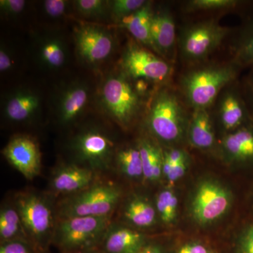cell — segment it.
Wrapping results in <instances>:
<instances>
[{"label":"cell","mask_w":253,"mask_h":253,"mask_svg":"<svg viewBox=\"0 0 253 253\" xmlns=\"http://www.w3.org/2000/svg\"><path fill=\"white\" fill-rule=\"evenodd\" d=\"M144 86L121 71L106 75L98 91L101 109L120 126L127 127L146 111Z\"/></svg>","instance_id":"cell-1"},{"label":"cell","mask_w":253,"mask_h":253,"mask_svg":"<svg viewBox=\"0 0 253 253\" xmlns=\"http://www.w3.org/2000/svg\"><path fill=\"white\" fill-rule=\"evenodd\" d=\"M241 66L230 63L202 65L186 72L180 80V89L186 104L194 110L210 109L221 91L234 83Z\"/></svg>","instance_id":"cell-2"},{"label":"cell","mask_w":253,"mask_h":253,"mask_svg":"<svg viewBox=\"0 0 253 253\" xmlns=\"http://www.w3.org/2000/svg\"><path fill=\"white\" fill-rule=\"evenodd\" d=\"M184 104L172 88L166 84L155 91L147 104L146 123L157 139L172 144L187 133L190 118Z\"/></svg>","instance_id":"cell-3"},{"label":"cell","mask_w":253,"mask_h":253,"mask_svg":"<svg viewBox=\"0 0 253 253\" xmlns=\"http://www.w3.org/2000/svg\"><path fill=\"white\" fill-rule=\"evenodd\" d=\"M231 32L217 18L189 25L181 31L179 39L181 58L190 63H202L221 45Z\"/></svg>","instance_id":"cell-4"},{"label":"cell","mask_w":253,"mask_h":253,"mask_svg":"<svg viewBox=\"0 0 253 253\" xmlns=\"http://www.w3.org/2000/svg\"><path fill=\"white\" fill-rule=\"evenodd\" d=\"M120 66L133 81H147L161 86L169 80L172 73L170 63L134 40L126 43Z\"/></svg>","instance_id":"cell-5"},{"label":"cell","mask_w":253,"mask_h":253,"mask_svg":"<svg viewBox=\"0 0 253 253\" xmlns=\"http://www.w3.org/2000/svg\"><path fill=\"white\" fill-rule=\"evenodd\" d=\"M120 197L121 191L116 186H92L66 201L61 208V214L64 218L109 216Z\"/></svg>","instance_id":"cell-6"},{"label":"cell","mask_w":253,"mask_h":253,"mask_svg":"<svg viewBox=\"0 0 253 253\" xmlns=\"http://www.w3.org/2000/svg\"><path fill=\"white\" fill-rule=\"evenodd\" d=\"M73 38L78 59L91 68L109 59L116 46L112 33L96 25H81L75 29Z\"/></svg>","instance_id":"cell-7"},{"label":"cell","mask_w":253,"mask_h":253,"mask_svg":"<svg viewBox=\"0 0 253 253\" xmlns=\"http://www.w3.org/2000/svg\"><path fill=\"white\" fill-rule=\"evenodd\" d=\"M72 149L76 157L91 169H105L112 159L114 144L106 131L91 126L75 136Z\"/></svg>","instance_id":"cell-8"},{"label":"cell","mask_w":253,"mask_h":253,"mask_svg":"<svg viewBox=\"0 0 253 253\" xmlns=\"http://www.w3.org/2000/svg\"><path fill=\"white\" fill-rule=\"evenodd\" d=\"M109 216L64 218L58 226L60 244L67 249H79L91 244L107 228Z\"/></svg>","instance_id":"cell-9"},{"label":"cell","mask_w":253,"mask_h":253,"mask_svg":"<svg viewBox=\"0 0 253 253\" xmlns=\"http://www.w3.org/2000/svg\"><path fill=\"white\" fill-rule=\"evenodd\" d=\"M230 205L231 196L226 189L217 183L205 181L196 191L192 212L200 224H208L224 214Z\"/></svg>","instance_id":"cell-10"},{"label":"cell","mask_w":253,"mask_h":253,"mask_svg":"<svg viewBox=\"0 0 253 253\" xmlns=\"http://www.w3.org/2000/svg\"><path fill=\"white\" fill-rule=\"evenodd\" d=\"M215 103L218 120L226 131L231 132L253 120L246 97L234 83L221 91Z\"/></svg>","instance_id":"cell-11"},{"label":"cell","mask_w":253,"mask_h":253,"mask_svg":"<svg viewBox=\"0 0 253 253\" xmlns=\"http://www.w3.org/2000/svg\"><path fill=\"white\" fill-rule=\"evenodd\" d=\"M22 225L37 239L47 235L52 226V214L47 202L36 195H26L17 201Z\"/></svg>","instance_id":"cell-12"},{"label":"cell","mask_w":253,"mask_h":253,"mask_svg":"<svg viewBox=\"0 0 253 253\" xmlns=\"http://www.w3.org/2000/svg\"><path fill=\"white\" fill-rule=\"evenodd\" d=\"M3 154L8 162L27 179H33L41 171V151L31 137L18 136L13 138L4 148Z\"/></svg>","instance_id":"cell-13"},{"label":"cell","mask_w":253,"mask_h":253,"mask_svg":"<svg viewBox=\"0 0 253 253\" xmlns=\"http://www.w3.org/2000/svg\"><path fill=\"white\" fill-rule=\"evenodd\" d=\"M90 94V88L85 82L73 81L63 86L55 106L59 123L71 124L81 117L89 104Z\"/></svg>","instance_id":"cell-14"},{"label":"cell","mask_w":253,"mask_h":253,"mask_svg":"<svg viewBox=\"0 0 253 253\" xmlns=\"http://www.w3.org/2000/svg\"><path fill=\"white\" fill-rule=\"evenodd\" d=\"M151 34L154 52L166 61L173 59L176 47L175 22L168 8L154 9Z\"/></svg>","instance_id":"cell-15"},{"label":"cell","mask_w":253,"mask_h":253,"mask_svg":"<svg viewBox=\"0 0 253 253\" xmlns=\"http://www.w3.org/2000/svg\"><path fill=\"white\" fill-rule=\"evenodd\" d=\"M41 105V96L37 91L21 88L8 96L3 111L6 119L11 122L23 123L34 117Z\"/></svg>","instance_id":"cell-16"},{"label":"cell","mask_w":253,"mask_h":253,"mask_svg":"<svg viewBox=\"0 0 253 253\" xmlns=\"http://www.w3.org/2000/svg\"><path fill=\"white\" fill-rule=\"evenodd\" d=\"M221 147L226 156L233 161H253V118L247 124L226 134Z\"/></svg>","instance_id":"cell-17"},{"label":"cell","mask_w":253,"mask_h":253,"mask_svg":"<svg viewBox=\"0 0 253 253\" xmlns=\"http://www.w3.org/2000/svg\"><path fill=\"white\" fill-rule=\"evenodd\" d=\"M37 58L42 67L48 70H59L68 59L66 42L58 35L42 37L37 44Z\"/></svg>","instance_id":"cell-18"},{"label":"cell","mask_w":253,"mask_h":253,"mask_svg":"<svg viewBox=\"0 0 253 253\" xmlns=\"http://www.w3.org/2000/svg\"><path fill=\"white\" fill-rule=\"evenodd\" d=\"M210 109L193 111L188 126L187 135L191 144L201 150L212 149L215 142L212 120Z\"/></svg>","instance_id":"cell-19"},{"label":"cell","mask_w":253,"mask_h":253,"mask_svg":"<svg viewBox=\"0 0 253 253\" xmlns=\"http://www.w3.org/2000/svg\"><path fill=\"white\" fill-rule=\"evenodd\" d=\"M93 176L91 168L75 165L63 166L56 170L53 176V188L58 192H78L90 184Z\"/></svg>","instance_id":"cell-20"},{"label":"cell","mask_w":253,"mask_h":253,"mask_svg":"<svg viewBox=\"0 0 253 253\" xmlns=\"http://www.w3.org/2000/svg\"><path fill=\"white\" fill-rule=\"evenodd\" d=\"M153 11L152 3L148 1L143 7L123 20L119 24L121 27L126 28L130 33L134 41L154 51L151 34Z\"/></svg>","instance_id":"cell-21"},{"label":"cell","mask_w":253,"mask_h":253,"mask_svg":"<svg viewBox=\"0 0 253 253\" xmlns=\"http://www.w3.org/2000/svg\"><path fill=\"white\" fill-rule=\"evenodd\" d=\"M232 61L241 68L253 67V13L250 14L233 43Z\"/></svg>","instance_id":"cell-22"},{"label":"cell","mask_w":253,"mask_h":253,"mask_svg":"<svg viewBox=\"0 0 253 253\" xmlns=\"http://www.w3.org/2000/svg\"><path fill=\"white\" fill-rule=\"evenodd\" d=\"M144 237L141 233L126 228L111 231L106 241L109 253H136L142 249Z\"/></svg>","instance_id":"cell-23"},{"label":"cell","mask_w":253,"mask_h":253,"mask_svg":"<svg viewBox=\"0 0 253 253\" xmlns=\"http://www.w3.org/2000/svg\"><path fill=\"white\" fill-rule=\"evenodd\" d=\"M142 161L144 176L156 181L163 173V154L159 146L149 139H141L138 143Z\"/></svg>","instance_id":"cell-24"},{"label":"cell","mask_w":253,"mask_h":253,"mask_svg":"<svg viewBox=\"0 0 253 253\" xmlns=\"http://www.w3.org/2000/svg\"><path fill=\"white\" fill-rule=\"evenodd\" d=\"M126 217L134 225L148 227L154 224L156 210L148 201L142 199H134L126 206Z\"/></svg>","instance_id":"cell-25"},{"label":"cell","mask_w":253,"mask_h":253,"mask_svg":"<svg viewBox=\"0 0 253 253\" xmlns=\"http://www.w3.org/2000/svg\"><path fill=\"white\" fill-rule=\"evenodd\" d=\"M116 161L121 171L131 178L144 176L142 161L139 146H129L120 149L116 153Z\"/></svg>","instance_id":"cell-26"},{"label":"cell","mask_w":253,"mask_h":253,"mask_svg":"<svg viewBox=\"0 0 253 253\" xmlns=\"http://www.w3.org/2000/svg\"><path fill=\"white\" fill-rule=\"evenodd\" d=\"M253 7V3L241 0H191L185 4L187 12L214 11L220 10L249 9Z\"/></svg>","instance_id":"cell-27"},{"label":"cell","mask_w":253,"mask_h":253,"mask_svg":"<svg viewBox=\"0 0 253 253\" xmlns=\"http://www.w3.org/2000/svg\"><path fill=\"white\" fill-rule=\"evenodd\" d=\"M78 14L89 19H102L110 16L109 1L104 0H77L73 1Z\"/></svg>","instance_id":"cell-28"},{"label":"cell","mask_w":253,"mask_h":253,"mask_svg":"<svg viewBox=\"0 0 253 253\" xmlns=\"http://www.w3.org/2000/svg\"><path fill=\"white\" fill-rule=\"evenodd\" d=\"M22 224L18 211L5 208L0 214V236L4 241H9L17 235Z\"/></svg>","instance_id":"cell-29"},{"label":"cell","mask_w":253,"mask_h":253,"mask_svg":"<svg viewBox=\"0 0 253 253\" xmlns=\"http://www.w3.org/2000/svg\"><path fill=\"white\" fill-rule=\"evenodd\" d=\"M145 0H113L109 1L110 16L116 23H121L123 20L134 14L144 6Z\"/></svg>","instance_id":"cell-30"},{"label":"cell","mask_w":253,"mask_h":253,"mask_svg":"<svg viewBox=\"0 0 253 253\" xmlns=\"http://www.w3.org/2000/svg\"><path fill=\"white\" fill-rule=\"evenodd\" d=\"M177 206V198L172 191L164 190L158 195L156 208L164 222L170 223L174 220Z\"/></svg>","instance_id":"cell-31"},{"label":"cell","mask_w":253,"mask_h":253,"mask_svg":"<svg viewBox=\"0 0 253 253\" xmlns=\"http://www.w3.org/2000/svg\"><path fill=\"white\" fill-rule=\"evenodd\" d=\"M69 1L65 0H46L43 1V9L51 18H60L66 14Z\"/></svg>","instance_id":"cell-32"},{"label":"cell","mask_w":253,"mask_h":253,"mask_svg":"<svg viewBox=\"0 0 253 253\" xmlns=\"http://www.w3.org/2000/svg\"><path fill=\"white\" fill-rule=\"evenodd\" d=\"M26 4L24 0H1L0 10L3 14L9 17H14L22 12Z\"/></svg>","instance_id":"cell-33"},{"label":"cell","mask_w":253,"mask_h":253,"mask_svg":"<svg viewBox=\"0 0 253 253\" xmlns=\"http://www.w3.org/2000/svg\"><path fill=\"white\" fill-rule=\"evenodd\" d=\"M0 253H30L26 245L18 241H10L1 246Z\"/></svg>","instance_id":"cell-34"},{"label":"cell","mask_w":253,"mask_h":253,"mask_svg":"<svg viewBox=\"0 0 253 253\" xmlns=\"http://www.w3.org/2000/svg\"><path fill=\"white\" fill-rule=\"evenodd\" d=\"M165 158L168 160L173 165L186 162V154L183 150L179 149H171L163 154Z\"/></svg>","instance_id":"cell-35"},{"label":"cell","mask_w":253,"mask_h":253,"mask_svg":"<svg viewBox=\"0 0 253 253\" xmlns=\"http://www.w3.org/2000/svg\"><path fill=\"white\" fill-rule=\"evenodd\" d=\"M14 66V61L11 54L4 47L0 49V71L6 73L10 71Z\"/></svg>","instance_id":"cell-36"},{"label":"cell","mask_w":253,"mask_h":253,"mask_svg":"<svg viewBox=\"0 0 253 253\" xmlns=\"http://www.w3.org/2000/svg\"><path fill=\"white\" fill-rule=\"evenodd\" d=\"M186 162L179 163V164L173 165L170 172L168 174L167 178L169 182L173 183L177 181L184 175L186 172Z\"/></svg>","instance_id":"cell-37"},{"label":"cell","mask_w":253,"mask_h":253,"mask_svg":"<svg viewBox=\"0 0 253 253\" xmlns=\"http://www.w3.org/2000/svg\"><path fill=\"white\" fill-rule=\"evenodd\" d=\"M241 249L243 253H253V226H251L245 234Z\"/></svg>","instance_id":"cell-38"},{"label":"cell","mask_w":253,"mask_h":253,"mask_svg":"<svg viewBox=\"0 0 253 253\" xmlns=\"http://www.w3.org/2000/svg\"><path fill=\"white\" fill-rule=\"evenodd\" d=\"M178 253H209L208 249L201 244H192L183 246Z\"/></svg>","instance_id":"cell-39"},{"label":"cell","mask_w":253,"mask_h":253,"mask_svg":"<svg viewBox=\"0 0 253 253\" xmlns=\"http://www.w3.org/2000/svg\"><path fill=\"white\" fill-rule=\"evenodd\" d=\"M245 97L249 104L250 111L253 117V91L249 89L248 86H246V91H245Z\"/></svg>","instance_id":"cell-40"},{"label":"cell","mask_w":253,"mask_h":253,"mask_svg":"<svg viewBox=\"0 0 253 253\" xmlns=\"http://www.w3.org/2000/svg\"><path fill=\"white\" fill-rule=\"evenodd\" d=\"M136 253H162L156 246H147L146 248H142L140 251Z\"/></svg>","instance_id":"cell-41"},{"label":"cell","mask_w":253,"mask_h":253,"mask_svg":"<svg viewBox=\"0 0 253 253\" xmlns=\"http://www.w3.org/2000/svg\"><path fill=\"white\" fill-rule=\"evenodd\" d=\"M246 86L253 91V67L251 68V71L246 81Z\"/></svg>","instance_id":"cell-42"}]
</instances>
